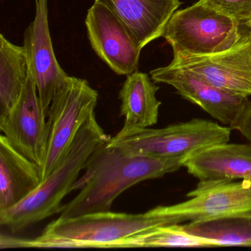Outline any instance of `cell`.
I'll list each match as a JSON object with an SVG mask.
<instances>
[{"mask_svg": "<svg viewBox=\"0 0 251 251\" xmlns=\"http://www.w3.org/2000/svg\"><path fill=\"white\" fill-rule=\"evenodd\" d=\"M181 158L138 156L123 150L101 146L89 160L86 173L73 186L80 190L72 201L63 204L60 217H78L111 211L115 200L134 185L160 178L183 167Z\"/></svg>", "mask_w": 251, "mask_h": 251, "instance_id": "6da1fadb", "label": "cell"}, {"mask_svg": "<svg viewBox=\"0 0 251 251\" xmlns=\"http://www.w3.org/2000/svg\"><path fill=\"white\" fill-rule=\"evenodd\" d=\"M179 223L162 214L160 205L142 214L112 211L78 217H58L34 239L1 236V248H113L126 238L141 232Z\"/></svg>", "mask_w": 251, "mask_h": 251, "instance_id": "7a4b0ae2", "label": "cell"}, {"mask_svg": "<svg viewBox=\"0 0 251 251\" xmlns=\"http://www.w3.org/2000/svg\"><path fill=\"white\" fill-rule=\"evenodd\" d=\"M111 138L98 123L95 113L92 114L77 132L59 164L40 186L17 205L0 210L1 226L15 233L59 214L62 201L73 192L80 172Z\"/></svg>", "mask_w": 251, "mask_h": 251, "instance_id": "3957f363", "label": "cell"}, {"mask_svg": "<svg viewBox=\"0 0 251 251\" xmlns=\"http://www.w3.org/2000/svg\"><path fill=\"white\" fill-rule=\"evenodd\" d=\"M231 128L202 119L170 125L162 128L126 126L108 142L127 153L156 158L189 157L219 144L228 142Z\"/></svg>", "mask_w": 251, "mask_h": 251, "instance_id": "277c9868", "label": "cell"}, {"mask_svg": "<svg viewBox=\"0 0 251 251\" xmlns=\"http://www.w3.org/2000/svg\"><path fill=\"white\" fill-rule=\"evenodd\" d=\"M240 26L231 17L199 0L176 11L161 37L171 46L173 53L207 55L235 46L242 39Z\"/></svg>", "mask_w": 251, "mask_h": 251, "instance_id": "5b68a950", "label": "cell"}, {"mask_svg": "<svg viewBox=\"0 0 251 251\" xmlns=\"http://www.w3.org/2000/svg\"><path fill=\"white\" fill-rule=\"evenodd\" d=\"M98 92L84 79L69 77L48 114V152L41 167L42 180L59 164L80 127L95 114Z\"/></svg>", "mask_w": 251, "mask_h": 251, "instance_id": "8992f818", "label": "cell"}, {"mask_svg": "<svg viewBox=\"0 0 251 251\" xmlns=\"http://www.w3.org/2000/svg\"><path fill=\"white\" fill-rule=\"evenodd\" d=\"M170 65L187 70L222 90L248 98L251 96V36L227 50L207 55L173 53Z\"/></svg>", "mask_w": 251, "mask_h": 251, "instance_id": "52a82bcc", "label": "cell"}, {"mask_svg": "<svg viewBox=\"0 0 251 251\" xmlns=\"http://www.w3.org/2000/svg\"><path fill=\"white\" fill-rule=\"evenodd\" d=\"M85 25L92 49L112 71L119 75L138 71L142 49L111 10L95 2L88 11Z\"/></svg>", "mask_w": 251, "mask_h": 251, "instance_id": "ba28073f", "label": "cell"}, {"mask_svg": "<svg viewBox=\"0 0 251 251\" xmlns=\"http://www.w3.org/2000/svg\"><path fill=\"white\" fill-rule=\"evenodd\" d=\"M24 48L29 73L34 80L44 112L48 117L55 95L70 76L57 61L48 19V0H36V14L24 33Z\"/></svg>", "mask_w": 251, "mask_h": 251, "instance_id": "9c48e42d", "label": "cell"}, {"mask_svg": "<svg viewBox=\"0 0 251 251\" xmlns=\"http://www.w3.org/2000/svg\"><path fill=\"white\" fill-rule=\"evenodd\" d=\"M186 196L184 202L160 205L162 214L180 223L251 213V183L247 180L199 183Z\"/></svg>", "mask_w": 251, "mask_h": 251, "instance_id": "30bf717a", "label": "cell"}, {"mask_svg": "<svg viewBox=\"0 0 251 251\" xmlns=\"http://www.w3.org/2000/svg\"><path fill=\"white\" fill-rule=\"evenodd\" d=\"M47 119L37 88L29 73L18 102L4 118L0 119V129L17 151L40 169L48 152Z\"/></svg>", "mask_w": 251, "mask_h": 251, "instance_id": "8fae6325", "label": "cell"}, {"mask_svg": "<svg viewBox=\"0 0 251 251\" xmlns=\"http://www.w3.org/2000/svg\"><path fill=\"white\" fill-rule=\"evenodd\" d=\"M151 77L155 83L174 88L182 98L230 128L248 100L227 93L197 75L170 64L151 70Z\"/></svg>", "mask_w": 251, "mask_h": 251, "instance_id": "7c38bea8", "label": "cell"}, {"mask_svg": "<svg viewBox=\"0 0 251 251\" xmlns=\"http://www.w3.org/2000/svg\"><path fill=\"white\" fill-rule=\"evenodd\" d=\"M183 167L200 183L242 180L251 183V145H214L189 157Z\"/></svg>", "mask_w": 251, "mask_h": 251, "instance_id": "4fadbf2b", "label": "cell"}, {"mask_svg": "<svg viewBox=\"0 0 251 251\" xmlns=\"http://www.w3.org/2000/svg\"><path fill=\"white\" fill-rule=\"evenodd\" d=\"M113 11L143 49L161 37L170 19L181 5L180 0H95Z\"/></svg>", "mask_w": 251, "mask_h": 251, "instance_id": "5bb4252c", "label": "cell"}, {"mask_svg": "<svg viewBox=\"0 0 251 251\" xmlns=\"http://www.w3.org/2000/svg\"><path fill=\"white\" fill-rule=\"evenodd\" d=\"M40 167L0 136V210L17 205L42 183Z\"/></svg>", "mask_w": 251, "mask_h": 251, "instance_id": "9a60e30c", "label": "cell"}, {"mask_svg": "<svg viewBox=\"0 0 251 251\" xmlns=\"http://www.w3.org/2000/svg\"><path fill=\"white\" fill-rule=\"evenodd\" d=\"M155 83L146 73L136 71L127 75L119 93L120 115L126 126L150 127L157 124L161 102L156 98L159 87Z\"/></svg>", "mask_w": 251, "mask_h": 251, "instance_id": "2e32d148", "label": "cell"}, {"mask_svg": "<svg viewBox=\"0 0 251 251\" xmlns=\"http://www.w3.org/2000/svg\"><path fill=\"white\" fill-rule=\"evenodd\" d=\"M28 76L24 47L17 46L0 35V119L17 103Z\"/></svg>", "mask_w": 251, "mask_h": 251, "instance_id": "e0dca14e", "label": "cell"}, {"mask_svg": "<svg viewBox=\"0 0 251 251\" xmlns=\"http://www.w3.org/2000/svg\"><path fill=\"white\" fill-rule=\"evenodd\" d=\"M183 227L189 234L205 239L214 247L251 246V213L189 222Z\"/></svg>", "mask_w": 251, "mask_h": 251, "instance_id": "ac0fdd59", "label": "cell"}, {"mask_svg": "<svg viewBox=\"0 0 251 251\" xmlns=\"http://www.w3.org/2000/svg\"><path fill=\"white\" fill-rule=\"evenodd\" d=\"M211 242L189 234L180 223L164 225L133 235L114 245L113 248H211Z\"/></svg>", "mask_w": 251, "mask_h": 251, "instance_id": "d6986e66", "label": "cell"}, {"mask_svg": "<svg viewBox=\"0 0 251 251\" xmlns=\"http://www.w3.org/2000/svg\"><path fill=\"white\" fill-rule=\"evenodd\" d=\"M236 20L241 26L251 20V0H201Z\"/></svg>", "mask_w": 251, "mask_h": 251, "instance_id": "ffe728a7", "label": "cell"}, {"mask_svg": "<svg viewBox=\"0 0 251 251\" xmlns=\"http://www.w3.org/2000/svg\"><path fill=\"white\" fill-rule=\"evenodd\" d=\"M231 130H236L248 139L251 145V101L248 100L239 113Z\"/></svg>", "mask_w": 251, "mask_h": 251, "instance_id": "44dd1931", "label": "cell"}, {"mask_svg": "<svg viewBox=\"0 0 251 251\" xmlns=\"http://www.w3.org/2000/svg\"><path fill=\"white\" fill-rule=\"evenodd\" d=\"M243 26H245L247 28V31L245 33L251 36V20L248 21V23H245Z\"/></svg>", "mask_w": 251, "mask_h": 251, "instance_id": "7402d4cb", "label": "cell"}]
</instances>
